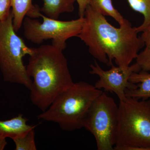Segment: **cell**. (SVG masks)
<instances>
[{
  "label": "cell",
  "instance_id": "6da1fadb",
  "mask_svg": "<svg viewBox=\"0 0 150 150\" xmlns=\"http://www.w3.org/2000/svg\"><path fill=\"white\" fill-rule=\"evenodd\" d=\"M84 17L83 26L77 37L88 47L95 59L108 66H111L114 60L118 67H129L144 46L138 35L137 27H133L126 19L120 27L115 28L89 5Z\"/></svg>",
  "mask_w": 150,
  "mask_h": 150
},
{
  "label": "cell",
  "instance_id": "8992f818",
  "mask_svg": "<svg viewBox=\"0 0 150 150\" xmlns=\"http://www.w3.org/2000/svg\"><path fill=\"white\" fill-rule=\"evenodd\" d=\"M118 106L112 98L104 92L92 105L83 122L93 135L98 150H114L116 142Z\"/></svg>",
  "mask_w": 150,
  "mask_h": 150
},
{
  "label": "cell",
  "instance_id": "ba28073f",
  "mask_svg": "<svg viewBox=\"0 0 150 150\" xmlns=\"http://www.w3.org/2000/svg\"><path fill=\"white\" fill-rule=\"evenodd\" d=\"M110 66V69L105 71L95 61L94 65H91L90 74L97 75L99 77L95 84L96 88L114 93L119 101H123L127 98L125 94L126 89L137 88V85L130 83L129 79L132 73L140 71L141 67L137 63L127 67H115L112 64Z\"/></svg>",
  "mask_w": 150,
  "mask_h": 150
},
{
  "label": "cell",
  "instance_id": "5bb4252c",
  "mask_svg": "<svg viewBox=\"0 0 150 150\" xmlns=\"http://www.w3.org/2000/svg\"><path fill=\"white\" fill-rule=\"evenodd\" d=\"M131 8L142 14L144 16L143 23L137 27L138 33L142 32L150 26V0H127Z\"/></svg>",
  "mask_w": 150,
  "mask_h": 150
},
{
  "label": "cell",
  "instance_id": "2e32d148",
  "mask_svg": "<svg viewBox=\"0 0 150 150\" xmlns=\"http://www.w3.org/2000/svg\"><path fill=\"white\" fill-rule=\"evenodd\" d=\"M35 128H32L12 139L15 144V150H37L35 140Z\"/></svg>",
  "mask_w": 150,
  "mask_h": 150
},
{
  "label": "cell",
  "instance_id": "9c48e42d",
  "mask_svg": "<svg viewBox=\"0 0 150 150\" xmlns=\"http://www.w3.org/2000/svg\"><path fill=\"white\" fill-rule=\"evenodd\" d=\"M11 2L13 28L16 32L22 26L25 17L33 18H41L40 8L37 5H33L32 0H11Z\"/></svg>",
  "mask_w": 150,
  "mask_h": 150
},
{
  "label": "cell",
  "instance_id": "277c9868",
  "mask_svg": "<svg viewBox=\"0 0 150 150\" xmlns=\"http://www.w3.org/2000/svg\"><path fill=\"white\" fill-rule=\"evenodd\" d=\"M114 150H150V99L119 101Z\"/></svg>",
  "mask_w": 150,
  "mask_h": 150
},
{
  "label": "cell",
  "instance_id": "8fae6325",
  "mask_svg": "<svg viewBox=\"0 0 150 150\" xmlns=\"http://www.w3.org/2000/svg\"><path fill=\"white\" fill-rule=\"evenodd\" d=\"M28 121L27 118L22 114H19L8 120L0 121V137L12 139L36 127L28 124Z\"/></svg>",
  "mask_w": 150,
  "mask_h": 150
},
{
  "label": "cell",
  "instance_id": "d6986e66",
  "mask_svg": "<svg viewBox=\"0 0 150 150\" xmlns=\"http://www.w3.org/2000/svg\"><path fill=\"white\" fill-rule=\"evenodd\" d=\"M7 145V142L6 140V138L0 137V150H4Z\"/></svg>",
  "mask_w": 150,
  "mask_h": 150
},
{
  "label": "cell",
  "instance_id": "3957f363",
  "mask_svg": "<svg viewBox=\"0 0 150 150\" xmlns=\"http://www.w3.org/2000/svg\"><path fill=\"white\" fill-rule=\"evenodd\" d=\"M103 92L83 81L74 83L38 118L57 123L64 131L71 132L81 129L83 128L84 120L92 105Z\"/></svg>",
  "mask_w": 150,
  "mask_h": 150
},
{
  "label": "cell",
  "instance_id": "7a4b0ae2",
  "mask_svg": "<svg viewBox=\"0 0 150 150\" xmlns=\"http://www.w3.org/2000/svg\"><path fill=\"white\" fill-rule=\"evenodd\" d=\"M26 68L32 80L30 100L42 112L74 83L63 51L52 44L33 48Z\"/></svg>",
  "mask_w": 150,
  "mask_h": 150
},
{
  "label": "cell",
  "instance_id": "9a60e30c",
  "mask_svg": "<svg viewBox=\"0 0 150 150\" xmlns=\"http://www.w3.org/2000/svg\"><path fill=\"white\" fill-rule=\"evenodd\" d=\"M141 37L144 44L145 48L139 53L136 63L141 68V70L150 72V26L142 31Z\"/></svg>",
  "mask_w": 150,
  "mask_h": 150
},
{
  "label": "cell",
  "instance_id": "ac0fdd59",
  "mask_svg": "<svg viewBox=\"0 0 150 150\" xmlns=\"http://www.w3.org/2000/svg\"><path fill=\"white\" fill-rule=\"evenodd\" d=\"M79 5V17H84L87 6L89 4L90 0H76Z\"/></svg>",
  "mask_w": 150,
  "mask_h": 150
},
{
  "label": "cell",
  "instance_id": "7c38bea8",
  "mask_svg": "<svg viewBox=\"0 0 150 150\" xmlns=\"http://www.w3.org/2000/svg\"><path fill=\"white\" fill-rule=\"evenodd\" d=\"M76 0H43L40 11L45 16L58 19L62 13L73 12Z\"/></svg>",
  "mask_w": 150,
  "mask_h": 150
},
{
  "label": "cell",
  "instance_id": "e0dca14e",
  "mask_svg": "<svg viewBox=\"0 0 150 150\" xmlns=\"http://www.w3.org/2000/svg\"><path fill=\"white\" fill-rule=\"evenodd\" d=\"M11 0H0V21H4L10 13Z\"/></svg>",
  "mask_w": 150,
  "mask_h": 150
},
{
  "label": "cell",
  "instance_id": "30bf717a",
  "mask_svg": "<svg viewBox=\"0 0 150 150\" xmlns=\"http://www.w3.org/2000/svg\"><path fill=\"white\" fill-rule=\"evenodd\" d=\"M129 81L132 83H139L137 88L126 89V97L140 100L150 99V73L141 70L138 72L132 73Z\"/></svg>",
  "mask_w": 150,
  "mask_h": 150
},
{
  "label": "cell",
  "instance_id": "4fadbf2b",
  "mask_svg": "<svg viewBox=\"0 0 150 150\" xmlns=\"http://www.w3.org/2000/svg\"><path fill=\"white\" fill-rule=\"evenodd\" d=\"M88 5L103 16L111 17L119 25L125 20V18L113 6L112 0H90Z\"/></svg>",
  "mask_w": 150,
  "mask_h": 150
},
{
  "label": "cell",
  "instance_id": "52a82bcc",
  "mask_svg": "<svg viewBox=\"0 0 150 150\" xmlns=\"http://www.w3.org/2000/svg\"><path fill=\"white\" fill-rule=\"evenodd\" d=\"M43 22L26 16L22 25L25 38L37 44L44 40L51 39L52 45L63 51L67 46V41L73 37H77L80 33L84 17H79L69 21H62L50 18L41 14Z\"/></svg>",
  "mask_w": 150,
  "mask_h": 150
},
{
  "label": "cell",
  "instance_id": "5b68a950",
  "mask_svg": "<svg viewBox=\"0 0 150 150\" xmlns=\"http://www.w3.org/2000/svg\"><path fill=\"white\" fill-rule=\"evenodd\" d=\"M12 11L8 18L0 21V70L6 82L18 84L30 89L32 80L28 74L23 58L33 53L14 29Z\"/></svg>",
  "mask_w": 150,
  "mask_h": 150
}]
</instances>
